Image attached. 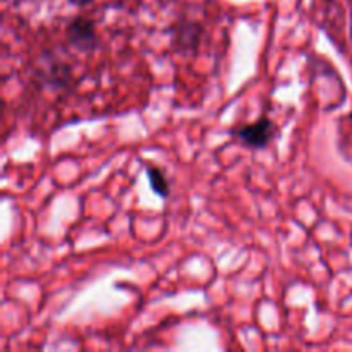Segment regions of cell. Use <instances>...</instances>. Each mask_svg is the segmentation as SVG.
I'll return each mask as SVG.
<instances>
[{"label": "cell", "mask_w": 352, "mask_h": 352, "mask_svg": "<svg viewBox=\"0 0 352 352\" xmlns=\"http://www.w3.org/2000/svg\"><path fill=\"white\" fill-rule=\"evenodd\" d=\"M232 136L243 146L251 148V150H265L275 138V124L263 116L256 122L244 124L234 129Z\"/></svg>", "instance_id": "obj_1"}, {"label": "cell", "mask_w": 352, "mask_h": 352, "mask_svg": "<svg viewBox=\"0 0 352 352\" xmlns=\"http://www.w3.org/2000/svg\"><path fill=\"white\" fill-rule=\"evenodd\" d=\"M65 40H67L69 47H72L78 52H82V54H91L93 50H96L100 43L95 23L82 16L74 17L67 24V28H65Z\"/></svg>", "instance_id": "obj_2"}, {"label": "cell", "mask_w": 352, "mask_h": 352, "mask_svg": "<svg viewBox=\"0 0 352 352\" xmlns=\"http://www.w3.org/2000/svg\"><path fill=\"white\" fill-rule=\"evenodd\" d=\"M203 36V24L195 19H179L172 31V45L181 55H191L198 50Z\"/></svg>", "instance_id": "obj_3"}, {"label": "cell", "mask_w": 352, "mask_h": 352, "mask_svg": "<svg viewBox=\"0 0 352 352\" xmlns=\"http://www.w3.org/2000/svg\"><path fill=\"white\" fill-rule=\"evenodd\" d=\"M41 64H43L45 71H41L40 76L41 79L50 86V88H55V89L67 88L72 78V71L67 65V62L58 60V58L54 57V55H50V58L47 60V55H43Z\"/></svg>", "instance_id": "obj_4"}, {"label": "cell", "mask_w": 352, "mask_h": 352, "mask_svg": "<svg viewBox=\"0 0 352 352\" xmlns=\"http://www.w3.org/2000/svg\"><path fill=\"white\" fill-rule=\"evenodd\" d=\"M146 175L148 181H150L151 191L155 195L164 199L170 196V182H168V177L164 174L162 168H158L157 165H146Z\"/></svg>", "instance_id": "obj_5"}, {"label": "cell", "mask_w": 352, "mask_h": 352, "mask_svg": "<svg viewBox=\"0 0 352 352\" xmlns=\"http://www.w3.org/2000/svg\"><path fill=\"white\" fill-rule=\"evenodd\" d=\"M67 2L72 3V6H76V7H86V6H89V3L95 2V0H67Z\"/></svg>", "instance_id": "obj_6"}]
</instances>
